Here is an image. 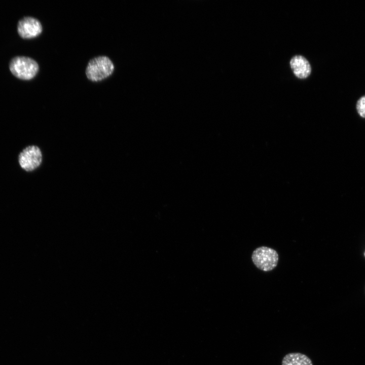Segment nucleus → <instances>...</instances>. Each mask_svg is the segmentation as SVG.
Listing matches in <instances>:
<instances>
[{
	"label": "nucleus",
	"mask_w": 365,
	"mask_h": 365,
	"mask_svg": "<svg viewBox=\"0 0 365 365\" xmlns=\"http://www.w3.org/2000/svg\"><path fill=\"white\" fill-rule=\"evenodd\" d=\"M43 159L42 151L35 145L26 147L18 156V162L20 167L27 172L33 171L39 167Z\"/></svg>",
	"instance_id": "20e7f679"
},
{
	"label": "nucleus",
	"mask_w": 365,
	"mask_h": 365,
	"mask_svg": "<svg viewBox=\"0 0 365 365\" xmlns=\"http://www.w3.org/2000/svg\"><path fill=\"white\" fill-rule=\"evenodd\" d=\"M278 254L270 247L261 246L254 250L251 255L253 263L259 269L268 272L273 270L278 262Z\"/></svg>",
	"instance_id": "7ed1b4c3"
},
{
	"label": "nucleus",
	"mask_w": 365,
	"mask_h": 365,
	"mask_svg": "<svg viewBox=\"0 0 365 365\" xmlns=\"http://www.w3.org/2000/svg\"><path fill=\"white\" fill-rule=\"evenodd\" d=\"M364 255H365V253H364Z\"/></svg>",
	"instance_id": "1a4fd4ad"
},
{
	"label": "nucleus",
	"mask_w": 365,
	"mask_h": 365,
	"mask_svg": "<svg viewBox=\"0 0 365 365\" xmlns=\"http://www.w3.org/2000/svg\"><path fill=\"white\" fill-rule=\"evenodd\" d=\"M12 74L16 77L23 80L33 78L39 71L37 62L31 58L17 56L13 58L9 64Z\"/></svg>",
	"instance_id": "f03ea898"
},
{
	"label": "nucleus",
	"mask_w": 365,
	"mask_h": 365,
	"mask_svg": "<svg viewBox=\"0 0 365 365\" xmlns=\"http://www.w3.org/2000/svg\"><path fill=\"white\" fill-rule=\"evenodd\" d=\"M290 65L294 74L299 78H306L311 73V68L309 62L302 56L293 57L290 61Z\"/></svg>",
	"instance_id": "423d86ee"
},
{
	"label": "nucleus",
	"mask_w": 365,
	"mask_h": 365,
	"mask_svg": "<svg viewBox=\"0 0 365 365\" xmlns=\"http://www.w3.org/2000/svg\"><path fill=\"white\" fill-rule=\"evenodd\" d=\"M114 69V64L108 57L98 56L89 61L86 67V75L91 81H100L111 76Z\"/></svg>",
	"instance_id": "f257e3e1"
},
{
	"label": "nucleus",
	"mask_w": 365,
	"mask_h": 365,
	"mask_svg": "<svg viewBox=\"0 0 365 365\" xmlns=\"http://www.w3.org/2000/svg\"><path fill=\"white\" fill-rule=\"evenodd\" d=\"M356 109L359 115L362 118H365V95L358 100Z\"/></svg>",
	"instance_id": "6e6552de"
},
{
	"label": "nucleus",
	"mask_w": 365,
	"mask_h": 365,
	"mask_svg": "<svg viewBox=\"0 0 365 365\" xmlns=\"http://www.w3.org/2000/svg\"><path fill=\"white\" fill-rule=\"evenodd\" d=\"M282 365H312L311 359L300 353H290L283 358Z\"/></svg>",
	"instance_id": "0eeeda50"
},
{
	"label": "nucleus",
	"mask_w": 365,
	"mask_h": 365,
	"mask_svg": "<svg viewBox=\"0 0 365 365\" xmlns=\"http://www.w3.org/2000/svg\"><path fill=\"white\" fill-rule=\"evenodd\" d=\"M17 31L21 38L32 39L41 33L42 26L38 19L31 17H25L18 22Z\"/></svg>",
	"instance_id": "39448f33"
}]
</instances>
